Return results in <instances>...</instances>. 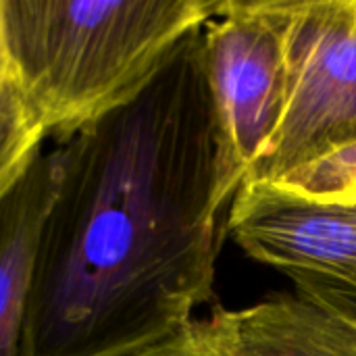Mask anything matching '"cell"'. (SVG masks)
<instances>
[{
    "label": "cell",
    "mask_w": 356,
    "mask_h": 356,
    "mask_svg": "<svg viewBox=\"0 0 356 356\" xmlns=\"http://www.w3.org/2000/svg\"><path fill=\"white\" fill-rule=\"evenodd\" d=\"M58 152L23 356H134L186 334L227 234L202 27Z\"/></svg>",
    "instance_id": "6da1fadb"
},
{
    "label": "cell",
    "mask_w": 356,
    "mask_h": 356,
    "mask_svg": "<svg viewBox=\"0 0 356 356\" xmlns=\"http://www.w3.org/2000/svg\"><path fill=\"white\" fill-rule=\"evenodd\" d=\"M223 0H0L8 73L46 131L73 136L123 104Z\"/></svg>",
    "instance_id": "7a4b0ae2"
},
{
    "label": "cell",
    "mask_w": 356,
    "mask_h": 356,
    "mask_svg": "<svg viewBox=\"0 0 356 356\" xmlns=\"http://www.w3.org/2000/svg\"><path fill=\"white\" fill-rule=\"evenodd\" d=\"M286 106L244 181H275L356 140V0H277Z\"/></svg>",
    "instance_id": "3957f363"
},
{
    "label": "cell",
    "mask_w": 356,
    "mask_h": 356,
    "mask_svg": "<svg viewBox=\"0 0 356 356\" xmlns=\"http://www.w3.org/2000/svg\"><path fill=\"white\" fill-rule=\"evenodd\" d=\"M217 131L215 207L225 213L267 154L286 106V54L277 0H223L202 27Z\"/></svg>",
    "instance_id": "277c9868"
},
{
    "label": "cell",
    "mask_w": 356,
    "mask_h": 356,
    "mask_svg": "<svg viewBox=\"0 0 356 356\" xmlns=\"http://www.w3.org/2000/svg\"><path fill=\"white\" fill-rule=\"evenodd\" d=\"M227 234L305 296L356 323V202H323L271 181H242Z\"/></svg>",
    "instance_id": "5b68a950"
},
{
    "label": "cell",
    "mask_w": 356,
    "mask_h": 356,
    "mask_svg": "<svg viewBox=\"0 0 356 356\" xmlns=\"http://www.w3.org/2000/svg\"><path fill=\"white\" fill-rule=\"evenodd\" d=\"M58 177L60 152H40L0 200V356H23L35 259Z\"/></svg>",
    "instance_id": "8992f818"
},
{
    "label": "cell",
    "mask_w": 356,
    "mask_h": 356,
    "mask_svg": "<svg viewBox=\"0 0 356 356\" xmlns=\"http://www.w3.org/2000/svg\"><path fill=\"white\" fill-rule=\"evenodd\" d=\"M232 356H356V325L305 296H273L207 321Z\"/></svg>",
    "instance_id": "52a82bcc"
},
{
    "label": "cell",
    "mask_w": 356,
    "mask_h": 356,
    "mask_svg": "<svg viewBox=\"0 0 356 356\" xmlns=\"http://www.w3.org/2000/svg\"><path fill=\"white\" fill-rule=\"evenodd\" d=\"M46 127L33 104L13 79L0 77V200L19 184L42 152Z\"/></svg>",
    "instance_id": "ba28073f"
},
{
    "label": "cell",
    "mask_w": 356,
    "mask_h": 356,
    "mask_svg": "<svg viewBox=\"0 0 356 356\" xmlns=\"http://www.w3.org/2000/svg\"><path fill=\"white\" fill-rule=\"evenodd\" d=\"M323 202H356V140L338 146L271 181Z\"/></svg>",
    "instance_id": "9c48e42d"
},
{
    "label": "cell",
    "mask_w": 356,
    "mask_h": 356,
    "mask_svg": "<svg viewBox=\"0 0 356 356\" xmlns=\"http://www.w3.org/2000/svg\"><path fill=\"white\" fill-rule=\"evenodd\" d=\"M134 356H232L223 350L207 327V321H196L186 334L167 340L150 350Z\"/></svg>",
    "instance_id": "30bf717a"
},
{
    "label": "cell",
    "mask_w": 356,
    "mask_h": 356,
    "mask_svg": "<svg viewBox=\"0 0 356 356\" xmlns=\"http://www.w3.org/2000/svg\"><path fill=\"white\" fill-rule=\"evenodd\" d=\"M8 73V63H6V50H4V40H2V25H0V77Z\"/></svg>",
    "instance_id": "8fae6325"
}]
</instances>
